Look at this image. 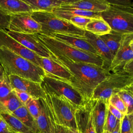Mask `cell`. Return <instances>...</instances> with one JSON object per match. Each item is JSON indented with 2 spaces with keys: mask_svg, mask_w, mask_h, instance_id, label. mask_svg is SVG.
Listing matches in <instances>:
<instances>
[{
  "mask_svg": "<svg viewBox=\"0 0 133 133\" xmlns=\"http://www.w3.org/2000/svg\"><path fill=\"white\" fill-rule=\"evenodd\" d=\"M108 109L113 116H114L117 119L120 121H121L124 117V115H125L122 114L118 110H117L116 108L114 107L109 103H108Z\"/></svg>",
  "mask_w": 133,
  "mask_h": 133,
  "instance_id": "cell-37",
  "label": "cell"
},
{
  "mask_svg": "<svg viewBox=\"0 0 133 133\" xmlns=\"http://www.w3.org/2000/svg\"><path fill=\"white\" fill-rule=\"evenodd\" d=\"M116 94L124 102L127 109V114L133 113V83L120 90Z\"/></svg>",
  "mask_w": 133,
  "mask_h": 133,
  "instance_id": "cell-28",
  "label": "cell"
},
{
  "mask_svg": "<svg viewBox=\"0 0 133 133\" xmlns=\"http://www.w3.org/2000/svg\"><path fill=\"white\" fill-rule=\"evenodd\" d=\"M0 47H5L12 52L30 61L39 66L41 57L25 48L10 36L5 29L0 28Z\"/></svg>",
  "mask_w": 133,
  "mask_h": 133,
  "instance_id": "cell-10",
  "label": "cell"
},
{
  "mask_svg": "<svg viewBox=\"0 0 133 133\" xmlns=\"http://www.w3.org/2000/svg\"><path fill=\"white\" fill-rule=\"evenodd\" d=\"M55 133H69V131L68 128L56 124Z\"/></svg>",
  "mask_w": 133,
  "mask_h": 133,
  "instance_id": "cell-41",
  "label": "cell"
},
{
  "mask_svg": "<svg viewBox=\"0 0 133 133\" xmlns=\"http://www.w3.org/2000/svg\"><path fill=\"white\" fill-rule=\"evenodd\" d=\"M31 16L40 24L41 34L48 36L55 34H61L84 37V30L58 17L52 12L33 11L31 12Z\"/></svg>",
  "mask_w": 133,
  "mask_h": 133,
  "instance_id": "cell-4",
  "label": "cell"
},
{
  "mask_svg": "<svg viewBox=\"0 0 133 133\" xmlns=\"http://www.w3.org/2000/svg\"><path fill=\"white\" fill-rule=\"evenodd\" d=\"M11 114L19 119L33 133H40L36 121L30 114L24 105L19 108Z\"/></svg>",
  "mask_w": 133,
  "mask_h": 133,
  "instance_id": "cell-24",
  "label": "cell"
},
{
  "mask_svg": "<svg viewBox=\"0 0 133 133\" xmlns=\"http://www.w3.org/2000/svg\"><path fill=\"white\" fill-rule=\"evenodd\" d=\"M109 5H114L116 6H131L132 1L130 0H105Z\"/></svg>",
  "mask_w": 133,
  "mask_h": 133,
  "instance_id": "cell-38",
  "label": "cell"
},
{
  "mask_svg": "<svg viewBox=\"0 0 133 133\" xmlns=\"http://www.w3.org/2000/svg\"><path fill=\"white\" fill-rule=\"evenodd\" d=\"M52 12L58 17L68 21L70 18L78 16L96 19L101 18V13L100 12H95L78 9L66 8L61 7L55 8Z\"/></svg>",
  "mask_w": 133,
  "mask_h": 133,
  "instance_id": "cell-22",
  "label": "cell"
},
{
  "mask_svg": "<svg viewBox=\"0 0 133 133\" xmlns=\"http://www.w3.org/2000/svg\"><path fill=\"white\" fill-rule=\"evenodd\" d=\"M93 19L85 17H73L70 18L68 21L73 24L76 27L81 28L85 30L86 25L92 20Z\"/></svg>",
  "mask_w": 133,
  "mask_h": 133,
  "instance_id": "cell-34",
  "label": "cell"
},
{
  "mask_svg": "<svg viewBox=\"0 0 133 133\" xmlns=\"http://www.w3.org/2000/svg\"><path fill=\"white\" fill-rule=\"evenodd\" d=\"M8 31L35 34L41 32V26L31 16V13H22L10 16Z\"/></svg>",
  "mask_w": 133,
  "mask_h": 133,
  "instance_id": "cell-9",
  "label": "cell"
},
{
  "mask_svg": "<svg viewBox=\"0 0 133 133\" xmlns=\"http://www.w3.org/2000/svg\"><path fill=\"white\" fill-rule=\"evenodd\" d=\"M6 78H7V76L6 75L3 68L0 64V80H2Z\"/></svg>",
  "mask_w": 133,
  "mask_h": 133,
  "instance_id": "cell-42",
  "label": "cell"
},
{
  "mask_svg": "<svg viewBox=\"0 0 133 133\" xmlns=\"http://www.w3.org/2000/svg\"><path fill=\"white\" fill-rule=\"evenodd\" d=\"M0 64L7 76L14 75L41 83L46 75L41 67L5 47H0Z\"/></svg>",
  "mask_w": 133,
  "mask_h": 133,
  "instance_id": "cell-2",
  "label": "cell"
},
{
  "mask_svg": "<svg viewBox=\"0 0 133 133\" xmlns=\"http://www.w3.org/2000/svg\"><path fill=\"white\" fill-rule=\"evenodd\" d=\"M50 37H54L78 49L94 55H98L91 45L84 37L61 34H52Z\"/></svg>",
  "mask_w": 133,
  "mask_h": 133,
  "instance_id": "cell-20",
  "label": "cell"
},
{
  "mask_svg": "<svg viewBox=\"0 0 133 133\" xmlns=\"http://www.w3.org/2000/svg\"><path fill=\"white\" fill-rule=\"evenodd\" d=\"M50 53L52 58L72 74L73 77L72 85L81 91L85 99L92 98L96 88L111 73L102 67L75 61L57 53Z\"/></svg>",
  "mask_w": 133,
  "mask_h": 133,
  "instance_id": "cell-1",
  "label": "cell"
},
{
  "mask_svg": "<svg viewBox=\"0 0 133 133\" xmlns=\"http://www.w3.org/2000/svg\"><path fill=\"white\" fill-rule=\"evenodd\" d=\"M24 105L31 116L36 121L41 111V103L39 99L31 97Z\"/></svg>",
  "mask_w": 133,
  "mask_h": 133,
  "instance_id": "cell-29",
  "label": "cell"
},
{
  "mask_svg": "<svg viewBox=\"0 0 133 133\" xmlns=\"http://www.w3.org/2000/svg\"><path fill=\"white\" fill-rule=\"evenodd\" d=\"M102 133H110V132H108L107 131H103V132Z\"/></svg>",
  "mask_w": 133,
  "mask_h": 133,
  "instance_id": "cell-46",
  "label": "cell"
},
{
  "mask_svg": "<svg viewBox=\"0 0 133 133\" xmlns=\"http://www.w3.org/2000/svg\"><path fill=\"white\" fill-rule=\"evenodd\" d=\"M12 91L8 78L0 80V103L5 101Z\"/></svg>",
  "mask_w": 133,
  "mask_h": 133,
  "instance_id": "cell-30",
  "label": "cell"
},
{
  "mask_svg": "<svg viewBox=\"0 0 133 133\" xmlns=\"http://www.w3.org/2000/svg\"><path fill=\"white\" fill-rule=\"evenodd\" d=\"M41 111L36 120L40 133H55V122L51 108L46 98L39 99Z\"/></svg>",
  "mask_w": 133,
  "mask_h": 133,
  "instance_id": "cell-15",
  "label": "cell"
},
{
  "mask_svg": "<svg viewBox=\"0 0 133 133\" xmlns=\"http://www.w3.org/2000/svg\"><path fill=\"white\" fill-rule=\"evenodd\" d=\"M46 99L52 110L55 123L63 127L77 129L75 113L76 108L65 98L46 94Z\"/></svg>",
  "mask_w": 133,
  "mask_h": 133,
  "instance_id": "cell-8",
  "label": "cell"
},
{
  "mask_svg": "<svg viewBox=\"0 0 133 133\" xmlns=\"http://www.w3.org/2000/svg\"><path fill=\"white\" fill-rule=\"evenodd\" d=\"M92 99H86L85 104L76 109L75 118L77 129L80 133H96L93 123Z\"/></svg>",
  "mask_w": 133,
  "mask_h": 133,
  "instance_id": "cell-14",
  "label": "cell"
},
{
  "mask_svg": "<svg viewBox=\"0 0 133 133\" xmlns=\"http://www.w3.org/2000/svg\"><path fill=\"white\" fill-rule=\"evenodd\" d=\"M33 11L52 12L53 10L60 7L64 0H24Z\"/></svg>",
  "mask_w": 133,
  "mask_h": 133,
  "instance_id": "cell-23",
  "label": "cell"
},
{
  "mask_svg": "<svg viewBox=\"0 0 133 133\" xmlns=\"http://www.w3.org/2000/svg\"><path fill=\"white\" fill-rule=\"evenodd\" d=\"M119 121L120 120L117 119L114 116H113L108 109L107 118L103 128V130L107 131L111 133L116 128V126Z\"/></svg>",
  "mask_w": 133,
  "mask_h": 133,
  "instance_id": "cell-33",
  "label": "cell"
},
{
  "mask_svg": "<svg viewBox=\"0 0 133 133\" xmlns=\"http://www.w3.org/2000/svg\"><path fill=\"white\" fill-rule=\"evenodd\" d=\"M40 42L50 52H55L73 61L90 63L104 68V61L98 55L88 53L70 46L54 37L36 34Z\"/></svg>",
  "mask_w": 133,
  "mask_h": 133,
  "instance_id": "cell-3",
  "label": "cell"
},
{
  "mask_svg": "<svg viewBox=\"0 0 133 133\" xmlns=\"http://www.w3.org/2000/svg\"><path fill=\"white\" fill-rule=\"evenodd\" d=\"M10 20V16L5 14L0 9V28L7 29Z\"/></svg>",
  "mask_w": 133,
  "mask_h": 133,
  "instance_id": "cell-36",
  "label": "cell"
},
{
  "mask_svg": "<svg viewBox=\"0 0 133 133\" xmlns=\"http://www.w3.org/2000/svg\"><path fill=\"white\" fill-rule=\"evenodd\" d=\"M84 38L89 42L98 55L103 60L104 69L110 71V68L114 56L103 41L99 36L95 35L87 31L85 32Z\"/></svg>",
  "mask_w": 133,
  "mask_h": 133,
  "instance_id": "cell-18",
  "label": "cell"
},
{
  "mask_svg": "<svg viewBox=\"0 0 133 133\" xmlns=\"http://www.w3.org/2000/svg\"><path fill=\"white\" fill-rule=\"evenodd\" d=\"M123 71L133 76V60L128 62L123 68Z\"/></svg>",
  "mask_w": 133,
  "mask_h": 133,
  "instance_id": "cell-40",
  "label": "cell"
},
{
  "mask_svg": "<svg viewBox=\"0 0 133 133\" xmlns=\"http://www.w3.org/2000/svg\"><path fill=\"white\" fill-rule=\"evenodd\" d=\"M39 66L44 70L46 74L65 81L72 84L73 77L72 74L52 58L41 57Z\"/></svg>",
  "mask_w": 133,
  "mask_h": 133,
  "instance_id": "cell-16",
  "label": "cell"
},
{
  "mask_svg": "<svg viewBox=\"0 0 133 133\" xmlns=\"http://www.w3.org/2000/svg\"><path fill=\"white\" fill-rule=\"evenodd\" d=\"M99 37L114 57L120 46L123 35L111 31L110 33Z\"/></svg>",
  "mask_w": 133,
  "mask_h": 133,
  "instance_id": "cell-27",
  "label": "cell"
},
{
  "mask_svg": "<svg viewBox=\"0 0 133 133\" xmlns=\"http://www.w3.org/2000/svg\"><path fill=\"white\" fill-rule=\"evenodd\" d=\"M60 7L101 13L107 10L109 5L105 0H64Z\"/></svg>",
  "mask_w": 133,
  "mask_h": 133,
  "instance_id": "cell-17",
  "label": "cell"
},
{
  "mask_svg": "<svg viewBox=\"0 0 133 133\" xmlns=\"http://www.w3.org/2000/svg\"><path fill=\"white\" fill-rule=\"evenodd\" d=\"M41 85L46 94L63 97L77 109L85 104L86 99L81 91L71 83L65 81L46 74Z\"/></svg>",
  "mask_w": 133,
  "mask_h": 133,
  "instance_id": "cell-5",
  "label": "cell"
},
{
  "mask_svg": "<svg viewBox=\"0 0 133 133\" xmlns=\"http://www.w3.org/2000/svg\"><path fill=\"white\" fill-rule=\"evenodd\" d=\"M7 32L12 38L39 56L52 58L51 53L40 42L37 37L36 34H23L10 31H7Z\"/></svg>",
  "mask_w": 133,
  "mask_h": 133,
  "instance_id": "cell-11",
  "label": "cell"
},
{
  "mask_svg": "<svg viewBox=\"0 0 133 133\" xmlns=\"http://www.w3.org/2000/svg\"><path fill=\"white\" fill-rule=\"evenodd\" d=\"M132 83L133 76L123 70L111 72L96 88L91 98L101 99L109 102L113 95Z\"/></svg>",
  "mask_w": 133,
  "mask_h": 133,
  "instance_id": "cell-7",
  "label": "cell"
},
{
  "mask_svg": "<svg viewBox=\"0 0 133 133\" xmlns=\"http://www.w3.org/2000/svg\"><path fill=\"white\" fill-rule=\"evenodd\" d=\"M120 127H121V121H119L118 122V123L116 126V128L114 129V130L111 133H121Z\"/></svg>",
  "mask_w": 133,
  "mask_h": 133,
  "instance_id": "cell-43",
  "label": "cell"
},
{
  "mask_svg": "<svg viewBox=\"0 0 133 133\" xmlns=\"http://www.w3.org/2000/svg\"><path fill=\"white\" fill-rule=\"evenodd\" d=\"M132 121H133V113H132Z\"/></svg>",
  "mask_w": 133,
  "mask_h": 133,
  "instance_id": "cell-47",
  "label": "cell"
},
{
  "mask_svg": "<svg viewBox=\"0 0 133 133\" xmlns=\"http://www.w3.org/2000/svg\"><path fill=\"white\" fill-rule=\"evenodd\" d=\"M129 46H130V48H131V49L132 52H133V39L130 42V43H129Z\"/></svg>",
  "mask_w": 133,
  "mask_h": 133,
  "instance_id": "cell-45",
  "label": "cell"
},
{
  "mask_svg": "<svg viewBox=\"0 0 133 133\" xmlns=\"http://www.w3.org/2000/svg\"><path fill=\"white\" fill-rule=\"evenodd\" d=\"M101 18L111 30L119 34H133V7L131 6L109 5V8L101 12Z\"/></svg>",
  "mask_w": 133,
  "mask_h": 133,
  "instance_id": "cell-6",
  "label": "cell"
},
{
  "mask_svg": "<svg viewBox=\"0 0 133 133\" xmlns=\"http://www.w3.org/2000/svg\"><path fill=\"white\" fill-rule=\"evenodd\" d=\"M0 133H11L7 124L0 116Z\"/></svg>",
  "mask_w": 133,
  "mask_h": 133,
  "instance_id": "cell-39",
  "label": "cell"
},
{
  "mask_svg": "<svg viewBox=\"0 0 133 133\" xmlns=\"http://www.w3.org/2000/svg\"><path fill=\"white\" fill-rule=\"evenodd\" d=\"M85 30L98 36L107 34L112 31L108 23L102 18L93 19L86 25Z\"/></svg>",
  "mask_w": 133,
  "mask_h": 133,
  "instance_id": "cell-26",
  "label": "cell"
},
{
  "mask_svg": "<svg viewBox=\"0 0 133 133\" xmlns=\"http://www.w3.org/2000/svg\"><path fill=\"white\" fill-rule=\"evenodd\" d=\"M11 133H33L19 119L9 113H0Z\"/></svg>",
  "mask_w": 133,
  "mask_h": 133,
  "instance_id": "cell-25",
  "label": "cell"
},
{
  "mask_svg": "<svg viewBox=\"0 0 133 133\" xmlns=\"http://www.w3.org/2000/svg\"><path fill=\"white\" fill-rule=\"evenodd\" d=\"M132 7H133V2H132Z\"/></svg>",
  "mask_w": 133,
  "mask_h": 133,
  "instance_id": "cell-48",
  "label": "cell"
},
{
  "mask_svg": "<svg viewBox=\"0 0 133 133\" xmlns=\"http://www.w3.org/2000/svg\"><path fill=\"white\" fill-rule=\"evenodd\" d=\"M12 91L18 98V99L23 105H24L29 100V99L31 97L28 93L22 91L17 89H13Z\"/></svg>",
  "mask_w": 133,
  "mask_h": 133,
  "instance_id": "cell-35",
  "label": "cell"
},
{
  "mask_svg": "<svg viewBox=\"0 0 133 133\" xmlns=\"http://www.w3.org/2000/svg\"><path fill=\"white\" fill-rule=\"evenodd\" d=\"M132 39L133 34L123 35L120 46L110 68L111 73L123 71L126 64L133 60V52L129 46V43Z\"/></svg>",
  "mask_w": 133,
  "mask_h": 133,
  "instance_id": "cell-12",
  "label": "cell"
},
{
  "mask_svg": "<svg viewBox=\"0 0 133 133\" xmlns=\"http://www.w3.org/2000/svg\"><path fill=\"white\" fill-rule=\"evenodd\" d=\"M121 133H133L132 115L126 114L121 121Z\"/></svg>",
  "mask_w": 133,
  "mask_h": 133,
  "instance_id": "cell-31",
  "label": "cell"
},
{
  "mask_svg": "<svg viewBox=\"0 0 133 133\" xmlns=\"http://www.w3.org/2000/svg\"><path fill=\"white\" fill-rule=\"evenodd\" d=\"M7 78L12 90L17 89L25 92L35 99L46 98V93L41 83L14 75H8Z\"/></svg>",
  "mask_w": 133,
  "mask_h": 133,
  "instance_id": "cell-13",
  "label": "cell"
},
{
  "mask_svg": "<svg viewBox=\"0 0 133 133\" xmlns=\"http://www.w3.org/2000/svg\"><path fill=\"white\" fill-rule=\"evenodd\" d=\"M109 103L118 110L124 115L127 114V107L117 94L113 95L109 99Z\"/></svg>",
  "mask_w": 133,
  "mask_h": 133,
  "instance_id": "cell-32",
  "label": "cell"
},
{
  "mask_svg": "<svg viewBox=\"0 0 133 133\" xmlns=\"http://www.w3.org/2000/svg\"><path fill=\"white\" fill-rule=\"evenodd\" d=\"M108 103L103 100L92 99V115L96 133H102L104 131Z\"/></svg>",
  "mask_w": 133,
  "mask_h": 133,
  "instance_id": "cell-19",
  "label": "cell"
},
{
  "mask_svg": "<svg viewBox=\"0 0 133 133\" xmlns=\"http://www.w3.org/2000/svg\"><path fill=\"white\" fill-rule=\"evenodd\" d=\"M68 129L69 133H80L78 130V129H74L68 128Z\"/></svg>",
  "mask_w": 133,
  "mask_h": 133,
  "instance_id": "cell-44",
  "label": "cell"
},
{
  "mask_svg": "<svg viewBox=\"0 0 133 133\" xmlns=\"http://www.w3.org/2000/svg\"><path fill=\"white\" fill-rule=\"evenodd\" d=\"M0 9L9 16L32 12L30 6L22 0H0Z\"/></svg>",
  "mask_w": 133,
  "mask_h": 133,
  "instance_id": "cell-21",
  "label": "cell"
}]
</instances>
